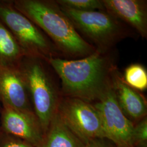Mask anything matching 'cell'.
<instances>
[{"instance_id": "14", "label": "cell", "mask_w": 147, "mask_h": 147, "mask_svg": "<svg viewBox=\"0 0 147 147\" xmlns=\"http://www.w3.org/2000/svg\"><path fill=\"white\" fill-rule=\"evenodd\" d=\"M123 79L133 89L140 91L147 89V70L141 64L134 63L126 67Z\"/></svg>"}, {"instance_id": "15", "label": "cell", "mask_w": 147, "mask_h": 147, "mask_svg": "<svg viewBox=\"0 0 147 147\" xmlns=\"http://www.w3.org/2000/svg\"><path fill=\"white\" fill-rule=\"evenodd\" d=\"M58 5L79 11H105L101 0H58Z\"/></svg>"}, {"instance_id": "8", "label": "cell", "mask_w": 147, "mask_h": 147, "mask_svg": "<svg viewBox=\"0 0 147 147\" xmlns=\"http://www.w3.org/2000/svg\"><path fill=\"white\" fill-rule=\"evenodd\" d=\"M1 123L5 131L38 147L42 141L44 132L34 113L16 110L3 105Z\"/></svg>"}, {"instance_id": "17", "label": "cell", "mask_w": 147, "mask_h": 147, "mask_svg": "<svg viewBox=\"0 0 147 147\" xmlns=\"http://www.w3.org/2000/svg\"><path fill=\"white\" fill-rule=\"evenodd\" d=\"M0 147H34L31 144L15 137L9 136L0 144Z\"/></svg>"}, {"instance_id": "16", "label": "cell", "mask_w": 147, "mask_h": 147, "mask_svg": "<svg viewBox=\"0 0 147 147\" xmlns=\"http://www.w3.org/2000/svg\"><path fill=\"white\" fill-rule=\"evenodd\" d=\"M132 142L134 147H147V121L144 118L134 126Z\"/></svg>"}, {"instance_id": "4", "label": "cell", "mask_w": 147, "mask_h": 147, "mask_svg": "<svg viewBox=\"0 0 147 147\" xmlns=\"http://www.w3.org/2000/svg\"><path fill=\"white\" fill-rule=\"evenodd\" d=\"M0 21L15 38L25 57L47 60L53 57L55 49L47 38L11 2L0 1Z\"/></svg>"}, {"instance_id": "3", "label": "cell", "mask_w": 147, "mask_h": 147, "mask_svg": "<svg viewBox=\"0 0 147 147\" xmlns=\"http://www.w3.org/2000/svg\"><path fill=\"white\" fill-rule=\"evenodd\" d=\"M24 59L19 68L31 97L34 113L44 134L57 111V91L40 59L26 57Z\"/></svg>"}, {"instance_id": "18", "label": "cell", "mask_w": 147, "mask_h": 147, "mask_svg": "<svg viewBox=\"0 0 147 147\" xmlns=\"http://www.w3.org/2000/svg\"><path fill=\"white\" fill-rule=\"evenodd\" d=\"M102 139H95L84 144V147H110Z\"/></svg>"}, {"instance_id": "1", "label": "cell", "mask_w": 147, "mask_h": 147, "mask_svg": "<svg viewBox=\"0 0 147 147\" xmlns=\"http://www.w3.org/2000/svg\"><path fill=\"white\" fill-rule=\"evenodd\" d=\"M47 61L61 79L63 92L87 102L99 99L110 86L115 70L110 58L97 50L82 59L51 57Z\"/></svg>"}, {"instance_id": "12", "label": "cell", "mask_w": 147, "mask_h": 147, "mask_svg": "<svg viewBox=\"0 0 147 147\" xmlns=\"http://www.w3.org/2000/svg\"><path fill=\"white\" fill-rule=\"evenodd\" d=\"M38 147H84V144L65 125L57 111Z\"/></svg>"}, {"instance_id": "5", "label": "cell", "mask_w": 147, "mask_h": 147, "mask_svg": "<svg viewBox=\"0 0 147 147\" xmlns=\"http://www.w3.org/2000/svg\"><path fill=\"white\" fill-rule=\"evenodd\" d=\"M60 7L72 22L76 31L94 42L98 47L97 50L106 53L123 37L124 32L120 22L107 11H79Z\"/></svg>"}, {"instance_id": "9", "label": "cell", "mask_w": 147, "mask_h": 147, "mask_svg": "<svg viewBox=\"0 0 147 147\" xmlns=\"http://www.w3.org/2000/svg\"><path fill=\"white\" fill-rule=\"evenodd\" d=\"M28 94L19 66L0 65V99L3 105L16 110L34 113L31 108Z\"/></svg>"}, {"instance_id": "6", "label": "cell", "mask_w": 147, "mask_h": 147, "mask_svg": "<svg viewBox=\"0 0 147 147\" xmlns=\"http://www.w3.org/2000/svg\"><path fill=\"white\" fill-rule=\"evenodd\" d=\"M57 112L65 125L84 144L106 138L100 115L88 102L69 97L59 103Z\"/></svg>"}, {"instance_id": "10", "label": "cell", "mask_w": 147, "mask_h": 147, "mask_svg": "<svg viewBox=\"0 0 147 147\" xmlns=\"http://www.w3.org/2000/svg\"><path fill=\"white\" fill-rule=\"evenodd\" d=\"M105 11L134 28L143 38L147 37V1L102 0Z\"/></svg>"}, {"instance_id": "2", "label": "cell", "mask_w": 147, "mask_h": 147, "mask_svg": "<svg viewBox=\"0 0 147 147\" xmlns=\"http://www.w3.org/2000/svg\"><path fill=\"white\" fill-rule=\"evenodd\" d=\"M11 3L17 11L45 32L57 49L66 55L84 57L96 50L79 34L56 1L16 0Z\"/></svg>"}, {"instance_id": "7", "label": "cell", "mask_w": 147, "mask_h": 147, "mask_svg": "<svg viewBox=\"0 0 147 147\" xmlns=\"http://www.w3.org/2000/svg\"><path fill=\"white\" fill-rule=\"evenodd\" d=\"M94 106L100 115L106 138L117 147H134V125L121 110L111 83Z\"/></svg>"}, {"instance_id": "11", "label": "cell", "mask_w": 147, "mask_h": 147, "mask_svg": "<svg viewBox=\"0 0 147 147\" xmlns=\"http://www.w3.org/2000/svg\"><path fill=\"white\" fill-rule=\"evenodd\" d=\"M111 86L121 110L125 115L139 119L146 115L147 106L141 95L126 84L115 69L111 75Z\"/></svg>"}, {"instance_id": "13", "label": "cell", "mask_w": 147, "mask_h": 147, "mask_svg": "<svg viewBox=\"0 0 147 147\" xmlns=\"http://www.w3.org/2000/svg\"><path fill=\"white\" fill-rule=\"evenodd\" d=\"M24 54L8 29L0 21V65L18 67Z\"/></svg>"}]
</instances>
